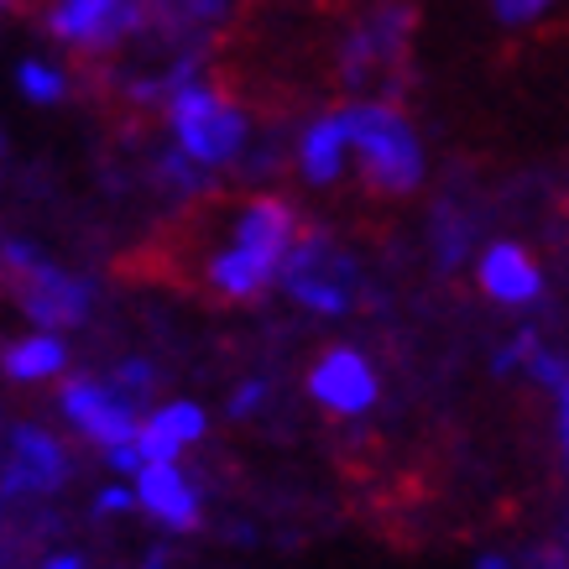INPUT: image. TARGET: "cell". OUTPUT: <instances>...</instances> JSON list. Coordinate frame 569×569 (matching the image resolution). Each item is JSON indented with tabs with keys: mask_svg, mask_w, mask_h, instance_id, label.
<instances>
[{
	"mask_svg": "<svg viewBox=\"0 0 569 569\" xmlns=\"http://www.w3.org/2000/svg\"><path fill=\"white\" fill-rule=\"evenodd\" d=\"M350 121V152L361 157V173L377 193H408L423 178V152L408 116L387 100H366L346 110Z\"/></svg>",
	"mask_w": 569,
	"mask_h": 569,
	"instance_id": "cell-1",
	"label": "cell"
},
{
	"mask_svg": "<svg viewBox=\"0 0 569 569\" xmlns=\"http://www.w3.org/2000/svg\"><path fill=\"white\" fill-rule=\"evenodd\" d=\"M168 121L178 131V147L193 157V168H224L246 147V116L224 100L220 89L183 79L168 100Z\"/></svg>",
	"mask_w": 569,
	"mask_h": 569,
	"instance_id": "cell-2",
	"label": "cell"
},
{
	"mask_svg": "<svg viewBox=\"0 0 569 569\" xmlns=\"http://www.w3.org/2000/svg\"><path fill=\"white\" fill-rule=\"evenodd\" d=\"M277 277H282L288 298L303 303V309H313V313H346L350 288H356V267H350V257H340L325 236H303V241H293V251H288V261H282V272Z\"/></svg>",
	"mask_w": 569,
	"mask_h": 569,
	"instance_id": "cell-3",
	"label": "cell"
},
{
	"mask_svg": "<svg viewBox=\"0 0 569 569\" xmlns=\"http://www.w3.org/2000/svg\"><path fill=\"white\" fill-rule=\"evenodd\" d=\"M152 21V0H52L48 32L69 48H116Z\"/></svg>",
	"mask_w": 569,
	"mask_h": 569,
	"instance_id": "cell-4",
	"label": "cell"
},
{
	"mask_svg": "<svg viewBox=\"0 0 569 569\" xmlns=\"http://www.w3.org/2000/svg\"><path fill=\"white\" fill-rule=\"evenodd\" d=\"M69 481V455L63 445L42 429H17L11 433V460L0 476V497H48Z\"/></svg>",
	"mask_w": 569,
	"mask_h": 569,
	"instance_id": "cell-5",
	"label": "cell"
},
{
	"mask_svg": "<svg viewBox=\"0 0 569 569\" xmlns=\"http://www.w3.org/2000/svg\"><path fill=\"white\" fill-rule=\"evenodd\" d=\"M408 37H413V6L397 0V6L371 11L366 27L350 37V48H346V79L350 84H361V79H371V73L387 69V63H402Z\"/></svg>",
	"mask_w": 569,
	"mask_h": 569,
	"instance_id": "cell-6",
	"label": "cell"
},
{
	"mask_svg": "<svg viewBox=\"0 0 569 569\" xmlns=\"http://www.w3.org/2000/svg\"><path fill=\"white\" fill-rule=\"evenodd\" d=\"M17 298H21V309L32 313L42 329H69L89 313V288L79 282V277L48 267V261L21 267V293Z\"/></svg>",
	"mask_w": 569,
	"mask_h": 569,
	"instance_id": "cell-7",
	"label": "cell"
},
{
	"mask_svg": "<svg viewBox=\"0 0 569 569\" xmlns=\"http://www.w3.org/2000/svg\"><path fill=\"white\" fill-rule=\"evenodd\" d=\"M309 392L319 397L325 408H335V413L356 418L377 402V371H371V361L356 356V350H329L325 361L309 371Z\"/></svg>",
	"mask_w": 569,
	"mask_h": 569,
	"instance_id": "cell-8",
	"label": "cell"
},
{
	"mask_svg": "<svg viewBox=\"0 0 569 569\" xmlns=\"http://www.w3.org/2000/svg\"><path fill=\"white\" fill-rule=\"evenodd\" d=\"M293 241H298V224H293V209L282 204V199H251L236 214V246H241L246 257H257L272 277L282 272Z\"/></svg>",
	"mask_w": 569,
	"mask_h": 569,
	"instance_id": "cell-9",
	"label": "cell"
},
{
	"mask_svg": "<svg viewBox=\"0 0 569 569\" xmlns=\"http://www.w3.org/2000/svg\"><path fill=\"white\" fill-rule=\"evenodd\" d=\"M63 413L84 429V439H94L100 449L110 445H126V439H137V413H131V402L116 392H104L94 381H69V392H63Z\"/></svg>",
	"mask_w": 569,
	"mask_h": 569,
	"instance_id": "cell-10",
	"label": "cell"
},
{
	"mask_svg": "<svg viewBox=\"0 0 569 569\" xmlns=\"http://www.w3.org/2000/svg\"><path fill=\"white\" fill-rule=\"evenodd\" d=\"M137 507H147L157 522H168L173 533L199 528V491L183 481L173 460H147L137 470Z\"/></svg>",
	"mask_w": 569,
	"mask_h": 569,
	"instance_id": "cell-11",
	"label": "cell"
},
{
	"mask_svg": "<svg viewBox=\"0 0 569 569\" xmlns=\"http://www.w3.org/2000/svg\"><path fill=\"white\" fill-rule=\"evenodd\" d=\"M481 288L497 303H533L543 293V272H538V261L512 241H497L481 251Z\"/></svg>",
	"mask_w": 569,
	"mask_h": 569,
	"instance_id": "cell-12",
	"label": "cell"
},
{
	"mask_svg": "<svg viewBox=\"0 0 569 569\" xmlns=\"http://www.w3.org/2000/svg\"><path fill=\"white\" fill-rule=\"evenodd\" d=\"M346 152H350V121L346 110H335V116H319V121L303 131L298 141V168L309 183H335L340 168H346Z\"/></svg>",
	"mask_w": 569,
	"mask_h": 569,
	"instance_id": "cell-13",
	"label": "cell"
},
{
	"mask_svg": "<svg viewBox=\"0 0 569 569\" xmlns=\"http://www.w3.org/2000/svg\"><path fill=\"white\" fill-rule=\"evenodd\" d=\"M199 433H204V408H193V402H173V408H162V413H152L147 423H141L137 445H141L147 460H178V449L199 445Z\"/></svg>",
	"mask_w": 569,
	"mask_h": 569,
	"instance_id": "cell-14",
	"label": "cell"
},
{
	"mask_svg": "<svg viewBox=\"0 0 569 569\" xmlns=\"http://www.w3.org/2000/svg\"><path fill=\"white\" fill-rule=\"evenodd\" d=\"M267 282H272V272L257 257H246L241 246H230V251H220L209 261V288L224 298H257Z\"/></svg>",
	"mask_w": 569,
	"mask_h": 569,
	"instance_id": "cell-15",
	"label": "cell"
},
{
	"mask_svg": "<svg viewBox=\"0 0 569 569\" xmlns=\"http://www.w3.org/2000/svg\"><path fill=\"white\" fill-rule=\"evenodd\" d=\"M63 371V340L58 335H32V340H17L6 346V377L17 381H42Z\"/></svg>",
	"mask_w": 569,
	"mask_h": 569,
	"instance_id": "cell-16",
	"label": "cell"
},
{
	"mask_svg": "<svg viewBox=\"0 0 569 569\" xmlns=\"http://www.w3.org/2000/svg\"><path fill=\"white\" fill-rule=\"evenodd\" d=\"M433 241H439V261H445V267H460V257H466V246H470V220L455 214V209H439Z\"/></svg>",
	"mask_w": 569,
	"mask_h": 569,
	"instance_id": "cell-17",
	"label": "cell"
},
{
	"mask_svg": "<svg viewBox=\"0 0 569 569\" xmlns=\"http://www.w3.org/2000/svg\"><path fill=\"white\" fill-rule=\"evenodd\" d=\"M17 79H21V89H27L32 100H42V104H52L58 94H63V73L48 69V63H27Z\"/></svg>",
	"mask_w": 569,
	"mask_h": 569,
	"instance_id": "cell-18",
	"label": "cell"
},
{
	"mask_svg": "<svg viewBox=\"0 0 569 569\" xmlns=\"http://www.w3.org/2000/svg\"><path fill=\"white\" fill-rule=\"evenodd\" d=\"M549 6L553 0H491L497 21H507V27H528V21H538Z\"/></svg>",
	"mask_w": 569,
	"mask_h": 569,
	"instance_id": "cell-19",
	"label": "cell"
},
{
	"mask_svg": "<svg viewBox=\"0 0 569 569\" xmlns=\"http://www.w3.org/2000/svg\"><path fill=\"white\" fill-rule=\"evenodd\" d=\"M528 377H533L538 387H553V392H559V387H565V377H569V366L559 361V356H549V350L538 346L533 356H528Z\"/></svg>",
	"mask_w": 569,
	"mask_h": 569,
	"instance_id": "cell-20",
	"label": "cell"
},
{
	"mask_svg": "<svg viewBox=\"0 0 569 569\" xmlns=\"http://www.w3.org/2000/svg\"><path fill=\"white\" fill-rule=\"evenodd\" d=\"M533 350H538L533 329H522L518 340H512V346H507V350H501V356H497V371H501V377H507V371H518V366H528V356H533Z\"/></svg>",
	"mask_w": 569,
	"mask_h": 569,
	"instance_id": "cell-21",
	"label": "cell"
},
{
	"mask_svg": "<svg viewBox=\"0 0 569 569\" xmlns=\"http://www.w3.org/2000/svg\"><path fill=\"white\" fill-rule=\"evenodd\" d=\"M116 381L137 397V392H147V387H152V366H147V361H126L121 371H116Z\"/></svg>",
	"mask_w": 569,
	"mask_h": 569,
	"instance_id": "cell-22",
	"label": "cell"
},
{
	"mask_svg": "<svg viewBox=\"0 0 569 569\" xmlns=\"http://www.w3.org/2000/svg\"><path fill=\"white\" fill-rule=\"evenodd\" d=\"M261 397H267V387H261V381H246L241 392H236V402H230V413H236V418L257 413V408H261Z\"/></svg>",
	"mask_w": 569,
	"mask_h": 569,
	"instance_id": "cell-23",
	"label": "cell"
},
{
	"mask_svg": "<svg viewBox=\"0 0 569 569\" xmlns=\"http://www.w3.org/2000/svg\"><path fill=\"white\" fill-rule=\"evenodd\" d=\"M137 501V491H126V486H110V491H100L94 497V512H126Z\"/></svg>",
	"mask_w": 569,
	"mask_h": 569,
	"instance_id": "cell-24",
	"label": "cell"
},
{
	"mask_svg": "<svg viewBox=\"0 0 569 569\" xmlns=\"http://www.w3.org/2000/svg\"><path fill=\"white\" fill-rule=\"evenodd\" d=\"M559 429H565V455H569V377L559 387Z\"/></svg>",
	"mask_w": 569,
	"mask_h": 569,
	"instance_id": "cell-25",
	"label": "cell"
},
{
	"mask_svg": "<svg viewBox=\"0 0 569 569\" xmlns=\"http://www.w3.org/2000/svg\"><path fill=\"white\" fill-rule=\"evenodd\" d=\"M0 6H11V0H0Z\"/></svg>",
	"mask_w": 569,
	"mask_h": 569,
	"instance_id": "cell-26",
	"label": "cell"
}]
</instances>
